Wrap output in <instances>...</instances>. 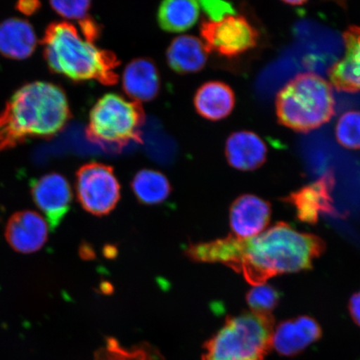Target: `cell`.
<instances>
[{
	"instance_id": "obj_1",
	"label": "cell",
	"mask_w": 360,
	"mask_h": 360,
	"mask_svg": "<svg viewBox=\"0 0 360 360\" xmlns=\"http://www.w3.org/2000/svg\"><path fill=\"white\" fill-rule=\"evenodd\" d=\"M325 250V243L290 224L278 223L260 235L249 238L233 236L187 248L188 258L198 262L220 263L245 277L252 285L269 278L312 267Z\"/></svg>"
},
{
	"instance_id": "obj_2",
	"label": "cell",
	"mask_w": 360,
	"mask_h": 360,
	"mask_svg": "<svg viewBox=\"0 0 360 360\" xmlns=\"http://www.w3.org/2000/svg\"><path fill=\"white\" fill-rule=\"evenodd\" d=\"M71 117L64 90L56 84L34 82L13 94L0 114V151L30 137H52Z\"/></svg>"
},
{
	"instance_id": "obj_3",
	"label": "cell",
	"mask_w": 360,
	"mask_h": 360,
	"mask_svg": "<svg viewBox=\"0 0 360 360\" xmlns=\"http://www.w3.org/2000/svg\"><path fill=\"white\" fill-rule=\"evenodd\" d=\"M42 44L45 60L53 73L76 82L97 80L103 85L118 83V58L114 53L100 49L84 39L70 22H58L49 25Z\"/></svg>"
},
{
	"instance_id": "obj_4",
	"label": "cell",
	"mask_w": 360,
	"mask_h": 360,
	"mask_svg": "<svg viewBox=\"0 0 360 360\" xmlns=\"http://www.w3.org/2000/svg\"><path fill=\"white\" fill-rule=\"evenodd\" d=\"M280 123L297 132L307 133L332 119L335 101L331 85L314 73L296 75L276 97Z\"/></svg>"
},
{
	"instance_id": "obj_5",
	"label": "cell",
	"mask_w": 360,
	"mask_h": 360,
	"mask_svg": "<svg viewBox=\"0 0 360 360\" xmlns=\"http://www.w3.org/2000/svg\"><path fill=\"white\" fill-rule=\"evenodd\" d=\"M145 122L141 103L129 101L115 93L106 94L90 111L85 134L94 145L118 154L131 143H143Z\"/></svg>"
},
{
	"instance_id": "obj_6",
	"label": "cell",
	"mask_w": 360,
	"mask_h": 360,
	"mask_svg": "<svg viewBox=\"0 0 360 360\" xmlns=\"http://www.w3.org/2000/svg\"><path fill=\"white\" fill-rule=\"evenodd\" d=\"M274 330L271 314L229 317L206 342L202 360H264L272 347Z\"/></svg>"
},
{
	"instance_id": "obj_7",
	"label": "cell",
	"mask_w": 360,
	"mask_h": 360,
	"mask_svg": "<svg viewBox=\"0 0 360 360\" xmlns=\"http://www.w3.org/2000/svg\"><path fill=\"white\" fill-rule=\"evenodd\" d=\"M120 184L111 166L90 162L76 173L78 200L86 212L105 216L115 209L120 200Z\"/></svg>"
},
{
	"instance_id": "obj_8",
	"label": "cell",
	"mask_w": 360,
	"mask_h": 360,
	"mask_svg": "<svg viewBox=\"0 0 360 360\" xmlns=\"http://www.w3.org/2000/svg\"><path fill=\"white\" fill-rule=\"evenodd\" d=\"M200 33L210 53L233 58L257 45L258 31L241 15H231L219 21L202 22Z\"/></svg>"
},
{
	"instance_id": "obj_9",
	"label": "cell",
	"mask_w": 360,
	"mask_h": 360,
	"mask_svg": "<svg viewBox=\"0 0 360 360\" xmlns=\"http://www.w3.org/2000/svg\"><path fill=\"white\" fill-rule=\"evenodd\" d=\"M31 193L35 205L46 217L53 231L70 209L73 193L69 181L60 174H45L33 180Z\"/></svg>"
},
{
	"instance_id": "obj_10",
	"label": "cell",
	"mask_w": 360,
	"mask_h": 360,
	"mask_svg": "<svg viewBox=\"0 0 360 360\" xmlns=\"http://www.w3.org/2000/svg\"><path fill=\"white\" fill-rule=\"evenodd\" d=\"M335 181L334 174L328 172L286 198V201L295 207L301 221L314 224L319 214L334 212L331 193Z\"/></svg>"
},
{
	"instance_id": "obj_11",
	"label": "cell",
	"mask_w": 360,
	"mask_h": 360,
	"mask_svg": "<svg viewBox=\"0 0 360 360\" xmlns=\"http://www.w3.org/2000/svg\"><path fill=\"white\" fill-rule=\"evenodd\" d=\"M6 240L22 254H31L41 249L48 238V225L38 213L31 210L13 214L6 225Z\"/></svg>"
},
{
	"instance_id": "obj_12",
	"label": "cell",
	"mask_w": 360,
	"mask_h": 360,
	"mask_svg": "<svg viewBox=\"0 0 360 360\" xmlns=\"http://www.w3.org/2000/svg\"><path fill=\"white\" fill-rule=\"evenodd\" d=\"M271 208L267 201L253 195H244L233 201L229 224L233 236L249 238L260 235L269 223Z\"/></svg>"
},
{
	"instance_id": "obj_13",
	"label": "cell",
	"mask_w": 360,
	"mask_h": 360,
	"mask_svg": "<svg viewBox=\"0 0 360 360\" xmlns=\"http://www.w3.org/2000/svg\"><path fill=\"white\" fill-rule=\"evenodd\" d=\"M322 335L319 323L311 317L300 316L283 321L274 330L272 347L285 356H295Z\"/></svg>"
},
{
	"instance_id": "obj_14",
	"label": "cell",
	"mask_w": 360,
	"mask_h": 360,
	"mask_svg": "<svg viewBox=\"0 0 360 360\" xmlns=\"http://www.w3.org/2000/svg\"><path fill=\"white\" fill-rule=\"evenodd\" d=\"M122 85L125 94L134 101L155 100L160 89V73L155 62L139 58L129 63L123 72Z\"/></svg>"
},
{
	"instance_id": "obj_15",
	"label": "cell",
	"mask_w": 360,
	"mask_h": 360,
	"mask_svg": "<svg viewBox=\"0 0 360 360\" xmlns=\"http://www.w3.org/2000/svg\"><path fill=\"white\" fill-rule=\"evenodd\" d=\"M267 151L263 139L251 131L232 134L225 146V155L229 165L242 171L261 167L266 161Z\"/></svg>"
},
{
	"instance_id": "obj_16",
	"label": "cell",
	"mask_w": 360,
	"mask_h": 360,
	"mask_svg": "<svg viewBox=\"0 0 360 360\" xmlns=\"http://www.w3.org/2000/svg\"><path fill=\"white\" fill-rule=\"evenodd\" d=\"M210 52L204 42L192 35H181L169 45L166 57L175 73H197L204 69Z\"/></svg>"
},
{
	"instance_id": "obj_17",
	"label": "cell",
	"mask_w": 360,
	"mask_h": 360,
	"mask_svg": "<svg viewBox=\"0 0 360 360\" xmlns=\"http://www.w3.org/2000/svg\"><path fill=\"white\" fill-rule=\"evenodd\" d=\"M193 103L202 118L217 121L231 114L236 105V96L228 84L210 81L198 89Z\"/></svg>"
},
{
	"instance_id": "obj_18",
	"label": "cell",
	"mask_w": 360,
	"mask_h": 360,
	"mask_svg": "<svg viewBox=\"0 0 360 360\" xmlns=\"http://www.w3.org/2000/svg\"><path fill=\"white\" fill-rule=\"evenodd\" d=\"M37 45L32 25L20 19H11L0 24V53L12 60H25Z\"/></svg>"
},
{
	"instance_id": "obj_19",
	"label": "cell",
	"mask_w": 360,
	"mask_h": 360,
	"mask_svg": "<svg viewBox=\"0 0 360 360\" xmlns=\"http://www.w3.org/2000/svg\"><path fill=\"white\" fill-rule=\"evenodd\" d=\"M200 3L193 0H166L158 10V22L162 30L182 33L192 28L199 20Z\"/></svg>"
},
{
	"instance_id": "obj_20",
	"label": "cell",
	"mask_w": 360,
	"mask_h": 360,
	"mask_svg": "<svg viewBox=\"0 0 360 360\" xmlns=\"http://www.w3.org/2000/svg\"><path fill=\"white\" fill-rule=\"evenodd\" d=\"M131 188L135 198L145 205H156L165 202L172 192V187L163 173L143 169L134 175Z\"/></svg>"
},
{
	"instance_id": "obj_21",
	"label": "cell",
	"mask_w": 360,
	"mask_h": 360,
	"mask_svg": "<svg viewBox=\"0 0 360 360\" xmlns=\"http://www.w3.org/2000/svg\"><path fill=\"white\" fill-rule=\"evenodd\" d=\"M51 6L53 11L65 19L77 21L81 32L88 41L94 43L100 38L101 27L89 15L91 2L52 1Z\"/></svg>"
},
{
	"instance_id": "obj_22",
	"label": "cell",
	"mask_w": 360,
	"mask_h": 360,
	"mask_svg": "<svg viewBox=\"0 0 360 360\" xmlns=\"http://www.w3.org/2000/svg\"><path fill=\"white\" fill-rule=\"evenodd\" d=\"M330 82L338 91L357 93L360 91V64L352 56L345 53L341 60L328 70Z\"/></svg>"
},
{
	"instance_id": "obj_23",
	"label": "cell",
	"mask_w": 360,
	"mask_h": 360,
	"mask_svg": "<svg viewBox=\"0 0 360 360\" xmlns=\"http://www.w3.org/2000/svg\"><path fill=\"white\" fill-rule=\"evenodd\" d=\"M338 143L349 150H360V111L345 112L335 127Z\"/></svg>"
},
{
	"instance_id": "obj_24",
	"label": "cell",
	"mask_w": 360,
	"mask_h": 360,
	"mask_svg": "<svg viewBox=\"0 0 360 360\" xmlns=\"http://www.w3.org/2000/svg\"><path fill=\"white\" fill-rule=\"evenodd\" d=\"M246 299L252 313L270 315L278 305L281 295L276 288L264 283L252 288Z\"/></svg>"
},
{
	"instance_id": "obj_25",
	"label": "cell",
	"mask_w": 360,
	"mask_h": 360,
	"mask_svg": "<svg viewBox=\"0 0 360 360\" xmlns=\"http://www.w3.org/2000/svg\"><path fill=\"white\" fill-rule=\"evenodd\" d=\"M200 6L210 18V21H219L224 18L235 15L232 4L222 1H200Z\"/></svg>"
},
{
	"instance_id": "obj_26",
	"label": "cell",
	"mask_w": 360,
	"mask_h": 360,
	"mask_svg": "<svg viewBox=\"0 0 360 360\" xmlns=\"http://www.w3.org/2000/svg\"><path fill=\"white\" fill-rule=\"evenodd\" d=\"M346 53L360 64V27L350 26L343 34Z\"/></svg>"
},
{
	"instance_id": "obj_27",
	"label": "cell",
	"mask_w": 360,
	"mask_h": 360,
	"mask_svg": "<svg viewBox=\"0 0 360 360\" xmlns=\"http://www.w3.org/2000/svg\"><path fill=\"white\" fill-rule=\"evenodd\" d=\"M349 309L354 321L360 327V291L351 297Z\"/></svg>"
},
{
	"instance_id": "obj_28",
	"label": "cell",
	"mask_w": 360,
	"mask_h": 360,
	"mask_svg": "<svg viewBox=\"0 0 360 360\" xmlns=\"http://www.w3.org/2000/svg\"><path fill=\"white\" fill-rule=\"evenodd\" d=\"M39 6L40 3L37 1H22L18 3L17 8L22 13H25V15H31V13L37 11Z\"/></svg>"
},
{
	"instance_id": "obj_29",
	"label": "cell",
	"mask_w": 360,
	"mask_h": 360,
	"mask_svg": "<svg viewBox=\"0 0 360 360\" xmlns=\"http://www.w3.org/2000/svg\"><path fill=\"white\" fill-rule=\"evenodd\" d=\"M286 4H291V6H301L305 4V1H285Z\"/></svg>"
}]
</instances>
